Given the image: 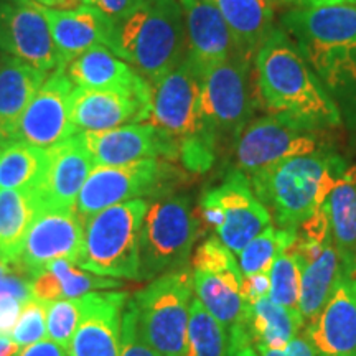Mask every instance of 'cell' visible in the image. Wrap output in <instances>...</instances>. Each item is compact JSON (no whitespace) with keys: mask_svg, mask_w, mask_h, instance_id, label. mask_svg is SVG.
Instances as JSON below:
<instances>
[{"mask_svg":"<svg viewBox=\"0 0 356 356\" xmlns=\"http://www.w3.org/2000/svg\"><path fill=\"white\" fill-rule=\"evenodd\" d=\"M254 61L257 89L270 113L291 115L318 131L340 126L337 102L286 30H270Z\"/></svg>","mask_w":356,"mask_h":356,"instance_id":"1","label":"cell"},{"mask_svg":"<svg viewBox=\"0 0 356 356\" xmlns=\"http://www.w3.org/2000/svg\"><path fill=\"white\" fill-rule=\"evenodd\" d=\"M282 29L330 96L356 101V6L296 8Z\"/></svg>","mask_w":356,"mask_h":356,"instance_id":"2","label":"cell"},{"mask_svg":"<svg viewBox=\"0 0 356 356\" xmlns=\"http://www.w3.org/2000/svg\"><path fill=\"white\" fill-rule=\"evenodd\" d=\"M346 168L343 157L323 147L252 173L249 180L277 228L297 231L323 207Z\"/></svg>","mask_w":356,"mask_h":356,"instance_id":"3","label":"cell"},{"mask_svg":"<svg viewBox=\"0 0 356 356\" xmlns=\"http://www.w3.org/2000/svg\"><path fill=\"white\" fill-rule=\"evenodd\" d=\"M204 71L186 55L185 60L152 86L149 121L178 144V160L185 170L204 173L216 160L218 140L203 118Z\"/></svg>","mask_w":356,"mask_h":356,"instance_id":"4","label":"cell"},{"mask_svg":"<svg viewBox=\"0 0 356 356\" xmlns=\"http://www.w3.org/2000/svg\"><path fill=\"white\" fill-rule=\"evenodd\" d=\"M186 51L178 0H144L126 20L115 24L114 53L152 86L185 60Z\"/></svg>","mask_w":356,"mask_h":356,"instance_id":"5","label":"cell"},{"mask_svg":"<svg viewBox=\"0 0 356 356\" xmlns=\"http://www.w3.org/2000/svg\"><path fill=\"white\" fill-rule=\"evenodd\" d=\"M147 208V200H131L84 220L79 269L102 277L139 280L140 228Z\"/></svg>","mask_w":356,"mask_h":356,"instance_id":"6","label":"cell"},{"mask_svg":"<svg viewBox=\"0 0 356 356\" xmlns=\"http://www.w3.org/2000/svg\"><path fill=\"white\" fill-rule=\"evenodd\" d=\"M202 218L186 195H163L149 203L140 228L139 280L188 266Z\"/></svg>","mask_w":356,"mask_h":356,"instance_id":"7","label":"cell"},{"mask_svg":"<svg viewBox=\"0 0 356 356\" xmlns=\"http://www.w3.org/2000/svg\"><path fill=\"white\" fill-rule=\"evenodd\" d=\"M191 299L190 266L159 275L131 297L142 335L162 356H186Z\"/></svg>","mask_w":356,"mask_h":356,"instance_id":"8","label":"cell"},{"mask_svg":"<svg viewBox=\"0 0 356 356\" xmlns=\"http://www.w3.org/2000/svg\"><path fill=\"white\" fill-rule=\"evenodd\" d=\"M198 215L204 225L216 231L218 239L234 256L273 226V216L256 197L249 177L238 168L229 172L215 188L204 191Z\"/></svg>","mask_w":356,"mask_h":356,"instance_id":"9","label":"cell"},{"mask_svg":"<svg viewBox=\"0 0 356 356\" xmlns=\"http://www.w3.org/2000/svg\"><path fill=\"white\" fill-rule=\"evenodd\" d=\"M178 170L168 160L150 159L124 165H95L76 202L81 220L114 204L147 197H163L173 188Z\"/></svg>","mask_w":356,"mask_h":356,"instance_id":"10","label":"cell"},{"mask_svg":"<svg viewBox=\"0 0 356 356\" xmlns=\"http://www.w3.org/2000/svg\"><path fill=\"white\" fill-rule=\"evenodd\" d=\"M193 293L204 309L231 333L244 323L248 302L244 275L233 252L218 238L207 239L191 257Z\"/></svg>","mask_w":356,"mask_h":356,"instance_id":"11","label":"cell"},{"mask_svg":"<svg viewBox=\"0 0 356 356\" xmlns=\"http://www.w3.org/2000/svg\"><path fill=\"white\" fill-rule=\"evenodd\" d=\"M323 149L318 129L286 114H270L251 121L234 142L236 168L251 177L252 173Z\"/></svg>","mask_w":356,"mask_h":356,"instance_id":"12","label":"cell"},{"mask_svg":"<svg viewBox=\"0 0 356 356\" xmlns=\"http://www.w3.org/2000/svg\"><path fill=\"white\" fill-rule=\"evenodd\" d=\"M249 63L233 53L204 71L202 86L203 118L218 144L222 139H236L248 126L252 113V92L249 83Z\"/></svg>","mask_w":356,"mask_h":356,"instance_id":"13","label":"cell"},{"mask_svg":"<svg viewBox=\"0 0 356 356\" xmlns=\"http://www.w3.org/2000/svg\"><path fill=\"white\" fill-rule=\"evenodd\" d=\"M0 51L47 74L65 66L42 6L33 0H0Z\"/></svg>","mask_w":356,"mask_h":356,"instance_id":"14","label":"cell"},{"mask_svg":"<svg viewBox=\"0 0 356 356\" xmlns=\"http://www.w3.org/2000/svg\"><path fill=\"white\" fill-rule=\"evenodd\" d=\"M74 84L66 74L65 66L48 73L47 79L22 114L10 140L50 149L61 144L78 131L71 119V96Z\"/></svg>","mask_w":356,"mask_h":356,"instance_id":"15","label":"cell"},{"mask_svg":"<svg viewBox=\"0 0 356 356\" xmlns=\"http://www.w3.org/2000/svg\"><path fill=\"white\" fill-rule=\"evenodd\" d=\"M83 246L84 221L76 210L43 208L26 234L15 266L33 277L56 259H68L78 264Z\"/></svg>","mask_w":356,"mask_h":356,"instance_id":"16","label":"cell"},{"mask_svg":"<svg viewBox=\"0 0 356 356\" xmlns=\"http://www.w3.org/2000/svg\"><path fill=\"white\" fill-rule=\"evenodd\" d=\"M95 165H124L139 160L178 159V144L152 122L126 124L101 132H83Z\"/></svg>","mask_w":356,"mask_h":356,"instance_id":"17","label":"cell"},{"mask_svg":"<svg viewBox=\"0 0 356 356\" xmlns=\"http://www.w3.org/2000/svg\"><path fill=\"white\" fill-rule=\"evenodd\" d=\"M95 162L84 144L83 134L47 149L42 180L33 190L40 207L76 210V202Z\"/></svg>","mask_w":356,"mask_h":356,"instance_id":"18","label":"cell"},{"mask_svg":"<svg viewBox=\"0 0 356 356\" xmlns=\"http://www.w3.org/2000/svg\"><path fill=\"white\" fill-rule=\"evenodd\" d=\"M320 356H356V275L343 274L323 309L305 323Z\"/></svg>","mask_w":356,"mask_h":356,"instance_id":"19","label":"cell"},{"mask_svg":"<svg viewBox=\"0 0 356 356\" xmlns=\"http://www.w3.org/2000/svg\"><path fill=\"white\" fill-rule=\"evenodd\" d=\"M127 300V292L96 291L83 296V318L68 345V356H119Z\"/></svg>","mask_w":356,"mask_h":356,"instance_id":"20","label":"cell"},{"mask_svg":"<svg viewBox=\"0 0 356 356\" xmlns=\"http://www.w3.org/2000/svg\"><path fill=\"white\" fill-rule=\"evenodd\" d=\"M42 12L65 66L95 47H108L114 51L115 24L96 8L86 3L73 8L42 6Z\"/></svg>","mask_w":356,"mask_h":356,"instance_id":"21","label":"cell"},{"mask_svg":"<svg viewBox=\"0 0 356 356\" xmlns=\"http://www.w3.org/2000/svg\"><path fill=\"white\" fill-rule=\"evenodd\" d=\"M65 70L76 88L121 92L152 101V84L108 47H95L81 53Z\"/></svg>","mask_w":356,"mask_h":356,"instance_id":"22","label":"cell"},{"mask_svg":"<svg viewBox=\"0 0 356 356\" xmlns=\"http://www.w3.org/2000/svg\"><path fill=\"white\" fill-rule=\"evenodd\" d=\"M152 101L121 92L92 91L74 86L71 96V119L78 134L101 132L149 121Z\"/></svg>","mask_w":356,"mask_h":356,"instance_id":"23","label":"cell"},{"mask_svg":"<svg viewBox=\"0 0 356 356\" xmlns=\"http://www.w3.org/2000/svg\"><path fill=\"white\" fill-rule=\"evenodd\" d=\"M184 12L186 55L203 71L233 55L234 43L215 0H178Z\"/></svg>","mask_w":356,"mask_h":356,"instance_id":"24","label":"cell"},{"mask_svg":"<svg viewBox=\"0 0 356 356\" xmlns=\"http://www.w3.org/2000/svg\"><path fill=\"white\" fill-rule=\"evenodd\" d=\"M48 74L8 55H0V139L10 140L22 114Z\"/></svg>","mask_w":356,"mask_h":356,"instance_id":"25","label":"cell"},{"mask_svg":"<svg viewBox=\"0 0 356 356\" xmlns=\"http://www.w3.org/2000/svg\"><path fill=\"white\" fill-rule=\"evenodd\" d=\"M122 287L121 279L102 277L76 267L68 259H56L32 277L35 299L50 304L55 300L78 299L89 292Z\"/></svg>","mask_w":356,"mask_h":356,"instance_id":"26","label":"cell"},{"mask_svg":"<svg viewBox=\"0 0 356 356\" xmlns=\"http://www.w3.org/2000/svg\"><path fill=\"white\" fill-rule=\"evenodd\" d=\"M333 246L343 274L356 275V167H348L325 202Z\"/></svg>","mask_w":356,"mask_h":356,"instance_id":"27","label":"cell"},{"mask_svg":"<svg viewBox=\"0 0 356 356\" xmlns=\"http://www.w3.org/2000/svg\"><path fill=\"white\" fill-rule=\"evenodd\" d=\"M233 37L234 50L251 61L270 33L273 0H215Z\"/></svg>","mask_w":356,"mask_h":356,"instance_id":"28","label":"cell"},{"mask_svg":"<svg viewBox=\"0 0 356 356\" xmlns=\"http://www.w3.org/2000/svg\"><path fill=\"white\" fill-rule=\"evenodd\" d=\"M42 210L33 190H0V262L15 264Z\"/></svg>","mask_w":356,"mask_h":356,"instance_id":"29","label":"cell"},{"mask_svg":"<svg viewBox=\"0 0 356 356\" xmlns=\"http://www.w3.org/2000/svg\"><path fill=\"white\" fill-rule=\"evenodd\" d=\"M244 325L254 345L282 348L292 338L300 335V330L305 328V320L299 312L289 310L264 296L248 302Z\"/></svg>","mask_w":356,"mask_h":356,"instance_id":"30","label":"cell"},{"mask_svg":"<svg viewBox=\"0 0 356 356\" xmlns=\"http://www.w3.org/2000/svg\"><path fill=\"white\" fill-rule=\"evenodd\" d=\"M341 275L343 266L333 243L314 259L302 262L299 310L305 323L323 309Z\"/></svg>","mask_w":356,"mask_h":356,"instance_id":"31","label":"cell"},{"mask_svg":"<svg viewBox=\"0 0 356 356\" xmlns=\"http://www.w3.org/2000/svg\"><path fill=\"white\" fill-rule=\"evenodd\" d=\"M47 149L7 140L0 147V190H35L42 180Z\"/></svg>","mask_w":356,"mask_h":356,"instance_id":"32","label":"cell"},{"mask_svg":"<svg viewBox=\"0 0 356 356\" xmlns=\"http://www.w3.org/2000/svg\"><path fill=\"white\" fill-rule=\"evenodd\" d=\"M296 239L297 231L280 229L275 226H269L261 234H257L238 254V264L244 279L269 274L274 261L282 252L289 251L296 243Z\"/></svg>","mask_w":356,"mask_h":356,"instance_id":"33","label":"cell"},{"mask_svg":"<svg viewBox=\"0 0 356 356\" xmlns=\"http://www.w3.org/2000/svg\"><path fill=\"white\" fill-rule=\"evenodd\" d=\"M186 356H228V332L197 297L190 304Z\"/></svg>","mask_w":356,"mask_h":356,"instance_id":"34","label":"cell"},{"mask_svg":"<svg viewBox=\"0 0 356 356\" xmlns=\"http://www.w3.org/2000/svg\"><path fill=\"white\" fill-rule=\"evenodd\" d=\"M302 262L299 256L289 249L274 261L269 270V297L275 304L292 312H299Z\"/></svg>","mask_w":356,"mask_h":356,"instance_id":"35","label":"cell"},{"mask_svg":"<svg viewBox=\"0 0 356 356\" xmlns=\"http://www.w3.org/2000/svg\"><path fill=\"white\" fill-rule=\"evenodd\" d=\"M83 297L47 304V338L68 350L71 338L76 333L83 318Z\"/></svg>","mask_w":356,"mask_h":356,"instance_id":"36","label":"cell"},{"mask_svg":"<svg viewBox=\"0 0 356 356\" xmlns=\"http://www.w3.org/2000/svg\"><path fill=\"white\" fill-rule=\"evenodd\" d=\"M8 337L20 348L44 340L47 338V304L35 297L26 300Z\"/></svg>","mask_w":356,"mask_h":356,"instance_id":"37","label":"cell"},{"mask_svg":"<svg viewBox=\"0 0 356 356\" xmlns=\"http://www.w3.org/2000/svg\"><path fill=\"white\" fill-rule=\"evenodd\" d=\"M119 356H162L150 346L145 337L142 335L137 312L131 297L122 312L121 322V343H119Z\"/></svg>","mask_w":356,"mask_h":356,"instance_id":"38","label":"cell"},{"mask_svg":"<svg viewBox=\"0 0 356 356\" xmlns=\"http://www.w3.org/2000/svg\"><path fill=\"white\" fill-rule=\"evenodd\" d=\"M142 2L144 0H84L86 6L96 8L114 24L126 20L132 12L139 8Z\"/></svg>","mask_w":356,"mask_h":356,"instance_id":"39","label":"cell"},{"mask_svg":"<svg viewBox=\"0 0 356 356\" xmlns=\"http://www.w3.org/2000/svg\"><path fill=\"white\" fill-rule=\"evenodd\" d=\"M254 348L259 356H320L305 335H297L296 338H292L282 348H267V346L262 345H254Z\"/></svg>","mask_w":356,"mask_h":356,"instance_id":"40","label":"cell"},{"mask_svg":"<svg viewBox=\"0 0 356 356\" xmlns=\"http://www.w3.org/2000/svg\"><path fill=\"white\" fill-rule=\"evenodd\" d=\"M25 302L12 293L0 291V335H10Z\"/></svg>","mask_w":356,"mask_h":356,"instance_id":"41","label":"cell"},{"mask_svg":"<svg viewBox=\"0 0 356 356\" xmlns=\"http://www.w3.org/2000/svg\"><path fill=\"white\" fill-rule=\"evenodd\" d=\"M228 356H259L244 323L228 333Z\"/></svg>","mask_w":356,"mask_h":356,"instance_id":"42","label":"cell"},{"mask_svg":"<svg viewBox=\"0 0 356 356\" xmlns=\"http://www.w3.org/2000/svg\"><path fill=\"white\" fill-rule=\"evenodd\" d=\"M15 356H68V350L51 341L50 338H44L38 343L20 348Z\"/></svg>","mask_w":356,"mask_h":356,"instance_id":"43","label":"cell"},{"mask_svg":"<svg viewBox=\"0 0 356 356\" xmlns=\"http://www.w3.org/2000/svg\"><path fill=\"white\" fill-rule=\"evenodd\" d=\"M243 291L244 297H246V302L269 296V274H261L254 275V277L244 279Z\"/></svg>","mask_w":356,"mask_h":356,"instance_id":"44","label":"cell"},{"mask_svg":"<svg viewBox=\"0 0 356 356\" xmlns=\"http://www.w3.org/2000/svg\"><path fill=\"white\" fill-rule=\"evenodd\" d=\"M20 351V346L10 337L0 335V356H15Z\"/></svg>","mask_w":356,"mask_h":356,"instance_id":"45","label":"cell"},{"mask_svg":"<svg viewBox=\"0 0 356 356\" xmlns=\"http://www.w3.org/2000/svg\"><path fill=\"white\" fill-rule=\"evenodd\" d=\"M328 6H356V0H304L302 7H328Z\"/></svg>","mask_w":356,"mask_h":356,"instance_id":"46","label":"cell"},{"mask_svg":"<svg viewBox=\"0 0 356 356\" xmlns=\"http://www.w3.org/2000/svg\"><path fill=\"white\" fill-rule=\"evenodd\" d=\"M83 3L84 0H53V8H73Z\"/></svg>","mask_w":356,"mask_h":356,"instance_id":"47","label":"cell"},{"mask_svg":"<svg viewBox=\"0 0 356 356\" xmlns=\"http://www.w3.org/2000/svg\"><path fill=\"white\" fill-rule=\"evenodd\" d=\"M33 2H37L43 7H53V0H33Z\"/></svg>","mask_w":356,"mask_h":356,"instance_id":"48","label":"cell"},{"mask_svg":"<svg viewBox=\"0 0 356 356\" xmlns=\"http://www.w3.org/2000/svg\"><path fill=\"white\" fill-rule=\"evenodd\" d=\"M8 269H10V264H3V262H0V277H2Z\"/></svg>","mask_w":356,"mask_h":356,"instance_id":"49","label":"cell"},{"mask_svg":"<svg viewBox=\"0 0 356 356\" xmlns=\"http://www.w3.org/2000/svg\"><path fill=\"white\" fill-rule=\"evenodd\" d=\"M277 2H284V3H299V6H304V0H277Z\"/></svg>","mask_w":356,"mask_h":356,"instance_id":"50","label":"cell"},{"mask_svg":"<svg viewBox=\"0 0 356 356\" xmlns=\"http://www.w3.org/2000/svg\"><path fill=\"white\" fill-rule=\"evenodd\" d=\"M2 144H3V140H2V139H0V147H2Z\"/></svg>","mask_w":356,"mask_h":356,"instance_id":"51","label":"cell"}]
</instances>
